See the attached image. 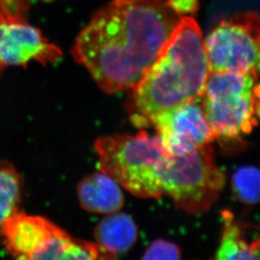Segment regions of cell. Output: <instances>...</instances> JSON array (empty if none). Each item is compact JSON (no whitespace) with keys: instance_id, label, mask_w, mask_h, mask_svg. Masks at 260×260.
Masks as SVG:
<instances>
[{"instance_id":"obj_1","label":"cell","mask_w":260,"mask_h":260,"mask_svg":"<svg viewBox=\"0 0 260 260\" xmlns=\"http://www.w3.org/2000/svg\"><path fill=\"white\" fill-rule=\"evenodd\" d=\"M182 17L168 0H111L82 29L72 54L106 93L133 89Z\"/></svg>"},{"instance_id":"obj_2","label":"cell","mask_w":260,"mask_h":260,"mask_svg":"<svg viewBox=\"0 0 260 260\" xmlns=\"http://www.w3.org/2000/svg\"><path fill=\"white\" fill-rule=\"evenodd\" d=\"M198 23L184 15L157 58L133 88L134 103L146 120L201 98L209 75Z\"/></svg>"},{"instance_id":"obj_3","label":"cell","mask_w":260,"mask_h":260,"mask_svg":"<svg viewBox=\"0 0 260 260\" xmlns=\"http://www.w3.org/2000/svg\"><path fill=\"white\" fill-rule=\"evenodd\" d=\"M101 172L136 197L159 198L161 170L166 155L157 136L141 132L135 136L99 138L94 144Z\"/></svg>"},{"instance_id":"obj_4","label":"cell","mask_w":260,"mask_h":260,"mask_svg":"<svg viewBox=\"0 0 260 260\" xmlns=\"http://www.w3.org/2000/svg\"><path fill=\"white\" fill-rule=\"evenodd\" d=\"M201 101L206 120L216 138H242L258 125V73H209Z\"/></svg>"},{"instance_id":"obj_5","label":"cell","mask_w":260,"mask_h":260,"mask_svg":"<svg viewBox=\"0 0 260 260\" xmlns=\"http://www.w3.org/2000/svg\"><path fill=\"white\" fill-rule=\"evenodd\" d=\"M8 252L20 259H108L97 243L79 240L45 217L14 214L3 228Z\"/></svg>"},{"instance_id":"obj_6","label":"cell","mask_w":260,"mask_h":260,"mask_svg":"<svg viewBox=\"0 0 260 260\" xmlns=\"http://www.w3.org/2000/svg\"><path fill=\"white\" fill-rule=\"evenodd\" d=\"M164 194L187 213L208 211L218 199L225 174L216 165L211 144L188 154L168 157L161 170Z\"/></svg>"},{"instance_id":"obj_7","label":"cell","mask_w":260,"mask_h":260,"mask_svg":"<svg viewBox=\"0 0 260 260\" xmlns=\"http://www.w3.org/2000/svg\"><path fill=\"white\" fill-rule=\"evenodd\" d=\"M259 16L244 12L221 21L206 39L209 72H257L259 69Z\"/></svg>"},{"instance_id":"obj_8","label":"cell","mask_w":260,"mask_h":260,"mask_svg":"<svg viewBox=\"0 0 260 260\" xmlns=\"http://www.w3.org/2000/svg\"><path fill=\"white\" fill-rule=\"evenodd\" d=\"M148 121L157 131L162 149L169 157L194 152L216 138L206 120L201 98L162 111Z\"/></svg>"},{"instance_id":"obj_9","label":"cell","mask_w":260,"mask_h":260,"mask_svg":"<svg viewBox=\"0 0 260 260\" xmlns=\"http://www.w3.org/2000/svg\"><path fill=\"white\" fill-rule=\"evenodd\" d=\"M61 56L58 47L48 42L39 29L10 13L0 11V63L21 66L29 61L56 62Z\"/></svg>"},{"instance_id":"obj_10","label":"cell","mask_w":260,"mask_h":260,"mask_svg":"<svg viewBox=\"0 0 260 260\" xmlns=\"http://www.w3.org/2000/svg\"><path fill=\"white\" fill-rule=\"evenodd\" d=\"M78 194L81 206L91 213H115L124 205V197L118 184L105 173L87 176L79 184Z\"/></svg>"},{"instance_id":"obj_11","label":"cell","mask_w":260,"mask_h":260,"mask_svg":"<svg viewBox=\"0 0 260 260\" xmlns=\"http://www.w3.org/2000/svg\"><path fill=\"white\" fill-rule=\"evenodd\" d=\"M94 237L96 243L112 259L133 248L138 240V228L130 216L117 211L99 222Z\"/></svg>"},{"instance_id":"obj_12","label":"cell","mask_w":260,"mask_h":260,"mask_svg":"<svg viewBox=\"0 0 260 260\" xmlns=\"http://www.w3.org/2000/svg\"><path fill=\"white\" fill-rule=\"evenodd\" d=\"M223 230L216 251V259L247 260L259 258L258 238L247 236L246 226L236 221L231 212H222Z\"/></svg>"},{"instance_id":"obj_13","label":"cell","mask_w":260,"mask_h":260,"mask_svg":"<svg viewBox=\"0 0 260 260\" xmlns=\"http://www.w3.org/2000/svg\"><path fill=\"white\" fill-rule=\"evenodd\" d=\"M21 194V179L16 170L0 165V236L5 222L17 212Z\"/></svg>"},{"instance_id":"obj_14","label":"cell","mask_w":260,"mask_h":260,"mask_svg":"<svg viewBox=\"0 0 260 260\" xmlns=\"http://www.w3.org/2000/svg\"><path fill=\"white\" fill-rule=\"evenodd\" d=\"M259 171L252 165L236 170L232 179L233 194L245 205L253 206L259 200Z\"/></svg>"},{"instance_id":"obj_15","label":"cell","mask_w":260,"mask_h":260,"mask_svg":"<svg viewBox=\"0 0 260 260\" xmlns=\"http://www.w3.org/2000/svg\"><path fill=\"white\" fill-rule=\"evenodd\" d=\"M180 258V248L176 244L162 239L152 242L143 256V259H179Z\"/></svg>"},{"instance_id":"obj_16","label":"cell","mask_w":260,"mask_h":260,"mask_svg":"<svg viewBox=\"0 0 260 260\" xmlns=\"http://www.w3.org/2000/svg\"><path fill=\"white\" fill-rule=\"evenodd\" d=\"M168 4L175 12L184 16L189 13H194L198 9V0H168Z\"/></svg>"},{"instance_id":"obj_17","label":"cell","mask_w":260,"mask_h":260,"mask_svg":"<svg viewBox=\"0 0 260 260\" xmlns=\"http://www.w3.org/2000/svg\"><path fill=\"white\" fill-rule=\"evenodd\" d=\"M3 65L2 64L0 63V69H1V68H2Z\"/></svg>"}]
</instances>
